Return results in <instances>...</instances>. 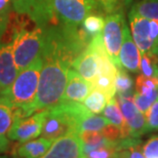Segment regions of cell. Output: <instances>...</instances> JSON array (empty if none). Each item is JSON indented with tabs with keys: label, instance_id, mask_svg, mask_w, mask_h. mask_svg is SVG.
Instances as JSON below:
<instances>
[{
	"label": "cell",
	"instance_id": "6da1fadb",
	"mask_svg": "<svg viewBox=\"0 0 158 158\" xmlns=\"http://www.w3.org/2000/svg\"><path fill=\"white\" fill-rule=\"evenodd\" d=\"M7 22L14 32V58L20 72L41 56L45 43V30L26 15L18 12L14 17L8 15Z\"/></svg>",
	"mask_w": 158,
	"mask_h": 158
},
{
	"label": "cell",
	"instance_id": "7a4b0ae2",
	"mask_svg": "<svg viewBox=\"0 0 158 158\" xmlns=\"http://www.w3.org/2000/svg\"><path fill=\"white\" fill-rule=\"evenodd\" d=\"M46 110L40 135L52 142L69 134H79L81 121L91 113L82 103L72 101H62Z\"/></svg>",
	"mask_w": 158,
	"mask_h": 158
},
{
	"label": "cell",
	"instance_id": "3957f363",
	"mask_svg": "<svg viewBox=\"0 0 158 158\" xmlns=\"http://www.w3.org/2000/svg\"><path fill=\"white\" fill-rule=\"evenodd\" d=\"M99 7L98 0H44L47 29L63 26L78 28Z\"/></svg>",
	"mask_w": 158,
	"mask_h": 158
},
{
	"label": "cell",
	"instance_id": "277c9868",
	"mask_svg": "<svg viewBox=\"0 0 158 158\" xmlns=\"http://www.w3.org/2000/svg\"><path fill=\"white\" fill-rule=\"evenodd\" d=\"M42 65L43 60L39 56L29 67L19 72L10 87L1 94L7 98L15 107L23 109L28 116L32 115L30 108L36 98Z\"/></svg>",
	"mask_w": 158,
	"mask_h": 158
},
{
	"label": "cell",
	"instance_id": "5b68a950",
	"mask_svg": "<svg viewBox=\"0 0 158 158\" xmlns=\"http://www.w3.org/2000/svg\"><path fill=\"white\" fill-rule=\"evenodd\" d=\"M125 24V19L122 10L112 12L106 17L105 25L102 31L106 52L110 60L118 69L121 68L119 63V52L122 43L123 30H124Z\"/></svg>",
	"mask_w": 158,
	"mask_h": 158
},
{
	"label": "cell",
	"instance_id": "8992f818",
	"mask_svg": "<svg viewBox=\"0 0 158 158\" xmlns=\"http://www.w3.org/2000/svg\"><path fill=\"white\" fill-rule=\"evenodd\" d=\"M46 113L47 110L45 109L33 113L28 117L15 119L7 135L8 140L24 143L39 137L46 117Z\"/></svg>",
	"mask_w": 158,
	"mask_h": 158
},
{
	"label": "cell",
	"instance_id": "52a82bcc",
	"mask_svg": "<svg viewBox=\"0 0 158 158\" xmlns=\"http://www.w3.org/2000/svg\"><path fill=\"white\" fill-rule=\"evenodd\" d=\"M12 39L3 40L0 36V96L10 87L19 74L12 49Z\"/></svg>",
	"mask_w": 158,
	"mask_h": 158
},
{
	"label": "cell",
	"instance_id": "ba28073f",
	"mask_svg": "<svg viewBox=\"0 0 158 158\" xmlns=\"http://www.w3.org/2000/svg\"><path fill=\"white\" fill-rule=\"evenodd\" d=\"M39 158H84L79 134H69L56 140L47 152Z\"/></svg>",
	"mask_w": 158,
	"mask_h": 158
},
{
	"label": "cell",
	"instance_id": "9c48e42d",
	"mask_svg": "<svg viewBox=\"0 0 158 158\" xmlns=\"http://www.w3.org/2000/svg\"><path fill=\"white\" fill-rule=\"evenodd\" d=\"M140 60L141 52L132 39L127 24H125L124 30H123L122 43L119 52L120 67L132 73H138L140 71Z\"/></svg>",
	"mask_w": 158,
	"mask_h": 158
},
{
	"label": "cell",
	"instance_id": "30bf717a",
	"mask_svg": "<svg viewBox=\"0 0 158 158\" xmlns=\"http://www.w3.org/2000/svg\"><path fill=\"white\" fill-rule=\"evenodd\" d=\"M128 22L132 39L141 53H151L152 43L150 38V20L131 10L128 14Z\"/></svg>",
	"mask_w": 158,
	"mask_h": 158
},
{
	"label": "cell",
	"instance_id": "8fae6325",
	"mask_svg": "<svg viewBox=\"0 0 158 158\" xmlns=\"http://www.w3.org/2000/svg\"><path fill=\"white\" fill-rule=\"evenodd\" d=\"M71 68L87 81L93 82L94 80L99 73V59L96 49L90 43H88L86 48L74 60Z\"/></svg>",
	"mask_w": 158,
	"mask_h": 158
},
{
	"label": "cell",
	"instance_id": "7c38bea8",
	"mask_svg": "<svg viewBox=\"0 0 158 158\" xmlns=\"http://www.w3.org/2000/svg\"><path fill=\"white\" fill-rule=\"evenodd\" d=\"M93 83L81 77L74 69L70 68L68 73V81L62 101L82 103L93 90Z\"/></svg>",
	"mask_w": 158,
	"mask_h": 158
},
{
	"label": "cell",
	"instance_id": "4fadbf2b",
	"mask_svg": "<svg viewBox=\"0 0 158 158\" xmlns=\"http://www.w3.org/2000/svg\"><path fill=\"white\" fill-rule=\"evenodd\" d=\"M53 142L40 137L21 143L12 151L15 158H39L47 152Z\"/></svg>",
	"mask_w": 158,
	"mask_h": 158
},
{
	"label": "cell",
	"instance_id": "5bb4252c",
	"mask_svg": "<svg viewBox=\"0 0 158 158\" xmlns=\"http://www.w3.org/2000/svg\"><path fill=\"white\" fill-rule=\"evenodd\" d=\"M102 113H103L104 117H105L106 119H108L111 124H114V125L117 126V127L120 128L122 139L131 137L129 127H128L127 123H126V121H125L124 117H123L121 110H120V108H119V104L117 102L116 97L112 98V99L109 101Z\"/></svg>",
	"mask_w": 158,
	"mask_h": 158
},
{
	"label": "cell",
	"instance_id": "9a60e30c",
	"mask_svg": "<svg viewBox=\"0 0 158 158\" xmlns=\"http://www.w3.org/2000/svg\"><path fill=\"white\" fill-rule=\"evenodd\" d=\"M15 110L12 105L5 96H0V137H6L15 122Z\"/></svg>",
	"mask_w": 158,
	"mask_h": 158
},
{
	"label": "cell",
	"instance_id": "2e32d148",
	"mask_svg": "<svg viewBox=\"0 0 158 158\" xmlns=\"http://www.w3.org/2000/svg\"><path fill=\"white\" fill-rule=\"evenodd\" d=\"M110 100L111 99L103 91L97 88H93V90L82 102V104L94 114H101Z\"/></svg>",
	"mask_w": 158,
	"mask_h": 158
},
{
	"label": "cell",
	"instance_id": "e0dca14e",
	"mask_svg": "<svg viewBox=\"0 0 158 158\" xmlns=\"http://www.w3.org/2000/svg\"><path fill=\"white\" fill-rule=\"evenodd\" d=\"M131 10L148 20L158 21V0H141L131 6Z\"/></svg>",
	"mask_w": 158,
	"mask_h": 158
},
{
	"label": "cell",
	"instance_id": "ac0fdd59",
	"mask_svg": "<svg viewBox=\"0 0 158 158\" xmlns=\"http://www.w3.org/2000/svg\"><path fill=\"white\" fill-rule=\"evenodd\" d=\"M134 80L131 75L127 73V70L119 68L115 77V90L116 94L122 96H134Z\"/></svg>",
	"mask_w": 158,
	"mask_h": 158
},
{
	"label": "cell",
	"instance_id": "d6986e66",
	"mask_svg": "<svg viewBox=\"0 0 158 158\" xmlns=\"http://www.w3.org/2000/svg\"><path fill=\"white\" fill-rule=\"evenodd\" d=\"M109 120L106 119L104 116H100L99 114L90 113L86 116L80 123L79 126V132L82 131H101L106 125L109 124Z\"/></svg>",
	"mask_w": 158,
	"mask_h": 158
},
{
	"label": "cell",
	"instance_id": "ffe728a7",
	"mask_svg": "<svg viewBox=\"0 0 158 158\" xmlns=\"http://www.w3.org/2000/svg\"><path fill=\"white\" fill-rule=\"evenodd\" d=\"M104 25H105V19L102 15L93 12L84 19L81 24V28L88 36L93 38L94 35L102 32Z\"/></svg>",
	"mask_w": 158,
	"mask_h": 158
},
{
	"label": "cell",
	"instance_id": "44dd1931",
	"mask_svg": "<svg viewBox=\"0 0 158 158\" xmlns=\"http://www.w3.org/2000/svg\"><path fill=\"white\" fill-rule=\"evenodd\" d=\"M140 72L145 76L157 78L158 56L152 55V53H141Z\"/></svg>",
	"mask_w": 158,
	"mask_h": 158
},
{
	"label": "cell",
	"instance_id": "7402d4cb",
	"mask_svg": "<svg viewBox=\"0 0 158 158\" xmlns=\"http://www.w3.org/2000/svg\"><path fill=\"white\" fill-rule=\"evenodd\" d=\"M135 93L140 94H150L158 93V79L148 77L145 75H139L135 80Z\"/></svg>",
	"mask_w": 158,
	"mask_h": 158
},
{
	"label": "cell",
	"instance_id": "603a6c76",
	"mask_svg": "<svg viewBox=\"0 0 158 158\" xmlns=\"http://www.w3.org/2000/svg\"><path fill=\"white\" fill-rule=\"evenodd\" d=\"M158 99V93L150 94V96H146V94H140L138 93L134 94L132 100H134L135 105L137 106L139 111L146 114V112L149 110V108L153 105V103Z\"/></svg>",
	"mask_w": 158,
	"mask_h": 158
},
{
	"label": "cell",
	"instance_id": "cb8c5ba5",
	"mask_svg": "<svg viewBox=\"0 0 158 158\" xmlns=\"http://www.w3.org/2000/svg\"><path fill=\"white\" fill-rule=\"evenodd\" d=\"M145 116H146L147 132L158 131V99L150 107Z\"/></svg>",
	"mask_w": 158,
	"mask_h": 158
},
{
	"label": "cell",
	"instance_id": "d4e9b609",
	"mask_svg": "<svg viewBox=\"0 0 158 158\" xmlns=\"http://www.w3.org/2000/svg\"><path fill=\"white\" fill-rule=\"evenodd\" d=\"M100 4V8L104 9L107 14H112V12L121 10V7L128 2L129 0H98Z\"/></svg>",
	"mask_w": 158,
	"mask_h": 158
},
{
	"label": "cell",
	"instance_id": "484cf974",
	"mask_svg": "<svg viewBox=\"0 0 158 158\" xmlns=\"http://www.w3.org/2000/svg\"><path fill=\"white\" fill-rule=\"evenodd\" d=\"M146 158H158V135H153L142 148Z\"/></svg>",
	"mask_w": 158,
	"mask_h": 158
},
{
	"label": "cell",
	"instance_id": "4316f807",
	"mask_svg": "<svg viewBox=\"0 0 158 158\" xmlns=\"http://www.w3.org/2000/svg\"><path fill=\"white\" fill-rule=\"evenodd\" d=\"M100 132L107 139V140L112 141V142H116V141L120 140V139H122L120 128L114 124H111V123H109L108 125H106Z\"/></svg>",
	"mask_w": 158,
	"mask_h": 158
},
{
	"label": "cell",
	"instance_id": "83f0119b",
	"mask_svg": "<svg viewBox=\"0 0 158 158\" xmlns=\"http://www.w3.org/2000/svg\"><path fill=\"white\" fill-rule=\"evenodd\" d=\"M123 158H146L141 149V144L123 151Z\"/></svg>",
	"mask_w": 158,
	"mask_h": 158
},
{
	"label": "cell",
	"instance_id": "f1b7e54d",
	"mask_svg": "<svg viewBox=\"0 0 158 158\" xmlns=\"http://www.w3.org/2000/svg\"><path fill=\"white\" fill-rule=\"evenodd\" d=\"M10 5H12V0H0V18L8 14Z\"/></svg>",
	"mask_w": 158,
	"mask_h": 158
},
{
	"label": "cell",
	"instance_id": "f546056e",
	"mask_svg": "<svg viewBox=\"0 0 158 158\" xmlns=\"http://www.w3.org/2000/svg\"><path fill=\"white\" fill-rule=\"evenodd\" d=\"M9 147V141L8 138L6 137H0V154L4 153L7 151Z\"/></svg>",
	"mask_w": 158,
	"mask_h": 158
},
{
	"label": "cell",
	"instance_id": "4dcf8cb0",
	"mask_svg": "<svg viewBox=\"0 0 158 158\" xmlns=\"http://www.w3.org/2000/svg\"><path fill=\"white\" fill-rule=\"evenodd\" d=\"M0 158H8V156H6V155H0Z\"/></svg>",
	"mask_w": 158,
	"mask_h": 158
},
{
	"label": "cell",
	"instance_id": "1f68e13d",
	"mask_svg": "<svg viewBox=\"0 0 158 158\" xmlns=\"http://www.w3.org/2000/svg\"><path fill=\"white\" fill-rule=\"evenodd\" d=\"M157 79H158V74H157Z\"/></svg>",
	"mask_w": 158,
	"mask_h": 158
}]
</instances>
